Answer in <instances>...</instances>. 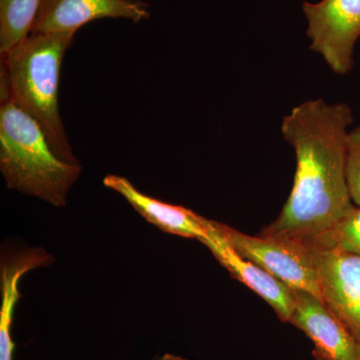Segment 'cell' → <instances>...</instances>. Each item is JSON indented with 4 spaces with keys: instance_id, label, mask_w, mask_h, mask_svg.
<instances>
[{
    "instance_id": "cell-2",
    "label": "cell",
    "mask_w": 360,
    "mask_h": 360,
    "mask_svg": "<svg viewBox=\"0 0 360 360\" xmlns=\"http://www.w3.org/2000/svg\"><path fill=\"white\" fill-rule=\"evenodd\" d=\"M75 33H32L1 54V103L11 99L39 123L59 160L79 165L58 108L61 65Z\"/></svg>"
},
{
    "instance_id": "cell-5",
    "label": "cell",
    "mask_w": 360,
    "mask_h": 360,
    "mask_svg": "<svg viewBox=\"0 0 360 360\" xmlns=\"http://www.w3.org/2000/svg\"><path fill=\"white\" fill-rule=\"evenodd\" d=\"M302 11L309 22V49L321 54L333 72L347 75L360 37V0L304 1Z\"/></svg>"
},
{
    "instance_id": "cell-12",
    "label": "cell",
    "mask_w": 360,
    "mask_h": 360,
    "mask_svg": "<svg viewBox=\"0 0 360 360\" xmlns=\"http://www.w3.org/2000/svg\"><path fill=\"white\" fill-rule=\"evenodd\" d=\"M44 0H0V53L30 37Z\"/></svg>"
},
{
    "instance_id": "cell-10",
    "label": "cell",
    "mask_w": 360,
    "mask_h": 360,
    "mask_svg": "<svg viewBox=\"0 0 360 360\" xmlns=\"http://www.w3.org/2000/svg\"><path fill=\"white\" fill-rule=\"evenodd\" d=\"M103 184L122 194L143 219L163 232L196 238L200 243L210 236L208 219L184 206L168 205L146 195L125 177L108 174L104 177Z\"/></svg>"
},
{
    "instance_id": "cell-8",
    "label": "cell",
    "mask_w": 360,
    "mask_h": 360,
    "mask_svg": "<svg viewBox=\"0 0 360 360\" xmlns=\"http://www.w3.org/2000/svg\"><path fill=\"white\" fill-rule=\"evenodd\" d=\"M148 8L143 0H44L32 33L77 32L101 18L139 23L150 18Z\"/></svg>"
},
{
    "instance_id": "cell-1",
    "label": "cell",
    "mask_w": 360,
    "mask_h": 360,
    "mask_svg": "<svg viewBox=\"0 0 360 360\" xmlns=\"http://www.w3.org/2000/svg\"><path fill=\"white\" fill-rule=\"evenodd\" d=\"M352 123L347 103L329 104L322 98L300 104L283 118L281 131L296 156L295 181L281 214L258 234L307 240L354 207L345 177Z\"/></svg>"
},
{
    "instance_id": "cell-9",
    "label": "cell",
    "mask_w": 360,
    "mask_h": 360,
    "mask_svg": "<svg viewBox=\"0 0 360 360\" xmlns=\"http://www.w3.org/2000/svg\"><path fill=\"white\" fill-rule=\"evenodd\" d=\"M207 238L201 243L207 246L222 266L255 291L274 309L281 321L290 322L295 307L293 290L265 271L250 260L239 255L215 227L214 220L208 219Z\"/></svg>"
},
{
    "instance_id": "cell-14",
    "label": "cell",
    "mask_w": 360,
    "mask_h": 360,
    "mask_svg": "<svg viewBox=\"0 0 360 360\" xmlns=\"http://www.w3.org/2000/svg\"><path fill=\"white\" fill-rule=\"evenodd\" d=\"M345 177L352 203L360 207V127L348 132Z\"/></svg>"
},
{
    "instance_id": "cell-15",
    "label": "cell",
    "mask_w": 360,
    "mask_h": 360,
    "mask_svg": "<svg viewBox=\"0 0 360 360\" xmlns=\"http://www.w3.org/2000/svg\"><path fill=\"white\" fill-rule=\"evenodd\" d=\"M153 360H186L184 359V357L179 356V355L167 354L162 355V356L158 357V359H155Z\"/></svg>"
},
{
    "instance_id": "cell-3",
    "label": "cell",
    "mask_w": 360,
    "mask_h": 360,
    "mask_svg": "<svg viewBox=\"0 0 360 360\" xmlns=\"http://www.w3.org/2000/svg\"><path fill=\"white\" fill-rule=\"evenodd\" d=\"M0 170L8 188L60 207L82 167L59 160L39 123L7 99L0 108Z\"/></svg>"
},
{
    "instance_id": "cell-6",
    "label": "cell",
    "mask_w": 360,
    "mask_h": 360,
    "mask_svg": "<svg viewBox=\"0 0 360 360\" xmlns=\"http://www.w3.org/2000/svg\"><path fill=\"white\" fill-rule=\"evenodd\" d=\"M302 245L314 265L322 302L360 343V257Z\"/></svg>"
},
{
    "instance_id": "cell-4",
    "label": "cell",
    "mask_w": 360,
    "mask_h": 360,
    "mask_svg": "<svg viewBox=\"0 0 360 360\" xmlns=\"http://www.w3.org/2000/svg\"><path fill=\"white\" fill-rule=\"evenodd\" d=\"M222 238L241 257L262 267L291 290H304L321 298L316 274L309 253L297 241L248 236L214 221Z\"/></svg>"
},
{
    "instance_id": "cell-7",
    "label": "cell",
    "mask_w": 360,
    "mask_h": 360,
    "mask_svg": "<svg viewBox=\"0 0 360 360\" xmlns=\"http://www.w3.org/2000/svg\"><path fill=\"white\" fill-rule=\"evenodd\" d=\"M295 307L290 323L314 342L316 360H360V343L321 298L293 290Z\"/></svg>"
},
{
    "instance_id": "cell-13",
    "label": "cell",
    "mask_w": 360,
    "mask_h": 360,
    "mask_svg": "<svg viewBox=\"0 0 360 360\" xmlns=\"http://www.w3.org/2000/svg\"><path fill=\"white\" fill-rule=\"evenodd\" d=\"M298 243L322 250L342 251L360 257V207L354 205L326 231Z\"/></svg>"
},
{
    "instance_id": "cell-11",
    "label": "cell",
    "mask_w": 360,
    "mask_h": 360,
    "mask_svg": "<svg viewBox=\"0 0 360 360\" xmlns=\"http://www.w3.org/2000/svg\"><path fill=\"white\" fill-rule=\"evenodd\" d=\"M52 257L41 248H27L6 257L1 264V307H0V360H13L11 336L14 309L21 297L18 284L30 270L51 264Z\"/></svg>"
}]
</instances>
